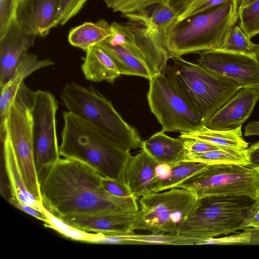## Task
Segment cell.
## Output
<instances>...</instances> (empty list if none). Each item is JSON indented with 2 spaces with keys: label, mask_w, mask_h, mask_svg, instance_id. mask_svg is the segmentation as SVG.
<instances>
[{
  "label": "cell",
  "mask_w": 259,
  "mask_h": 259,
  "mask_svg": "<svg viewBox=\"0 0 259 259\" xmlns=\"http://www.w3.org/2000/svg\"><path fill=\"white\" fill-rule=\"evenodd\" d=\"M102 177L85 163L60 158L40 180L43 204L60 218L99 212L138 211L135 198L112 195L103 187Z\"/></svg>",
  "instance_id": "cell-1"
},
{
  "label": "cell",
  "mask_w": 259,
  "mask_h": 259,
  "mask_svg": "<svg viewBox=\"0 0 259 259\" xmlns=\"http://www.w3.org/2000/svg\"><path fill=\"white\" fill-rule=\"evenodd\" d=\"M63 118L60 155L85 163L104 177L125 183L130 151L82 117L67 111Z\"/></svg>",
  "instance_id": "cell-2"
},
{
  "label": "cell",
  "mask_w": 259,
  "mask_h": 259,
  "mask_svg": "<svg viewBox=\"0 0 259 259\" xmlns=\"http://www.w3.org/2000/svg\"><path fill=\"white\" fill-rule=\"evenodd\" d=\"M238 0L227 2L176 23L166 47L171 56L222 50L238 18Z\"/></svg>",
  "instance_id": "cell-3"
},
{
  "label": "cell",
  "mask_w": 259,
  "mask_h": 259,
  "mask_svg": "<svg viewBox=\"0 0 259 259\" xmlns=\"http://www.w3.org/2000/svg\"><path fill=\"white\" fill-rule=\"evenodd\" d=\"M165 74L175 82L204 124L241 89L234 80L174 56Z\"/></svg>",
  "instance_id": "cell-4"
},
{
  "label": "cell",
  "mask_w": 259,
  "mask_h": 259,
  "mask_svg": "<svg viewBox=\"0 0 259 259\" xmlns=\"http://www.w3.org/2000/svg\"><path fill=\"white\" fill-rule=\"evenodd\" d=\"M60 97L70 112L90 121L130 151L142 147L137 130L128 124L111 102L92 87L67 83Z\"/></svg>",
  "instance_id": "cell-5"
},
{
  "label": "cell",
  "mask_w": 259,
  "mask_h": 259,
  "mask_svg": "<svg viewBox=\"0 0 259 259\" xmlns=\"http://www.w3.org/2000/svg\"><path fill=\"white\" fill-rule=\"evenodd\" d=\"M34 91L22 84L0 123L1 141L12 149L27 190L42 202L34 157L31 103Z\"/></svg>",
  "instance_id": "cell-6"
},
{
  "label": "cell",
  "mask_w": 259,
  "mask_h": 259,
  "mask_svg": "<svg viewBox=\"0 0 259 259\" xmlns=\"http://www.w3.org/2000/svg\"><path fill=\"white\" fill-rule=\"evenodd\" d=\"M254 201L246 196L200 199L198 206L177 233L205 240L242 230V223Z\"/></svg>",
  "instance_id": "cell-7"
},
{
  "label": "cell",
  "mask_w": 259,
  "mask_h": 259,
  "mask_svg": "<svg viewBox=\"0 0 259 259\" xmlns=\"http://www.w3.org/2000/svg\"><path fill=\"white\" fill-rule=\"evenodd\" d=\"M138 200L140 209L135 213L131 229L151 233H177L199 203L193 192L181 188L151 192Z\"/></svg>",
  "instance_id": "cell-8"
},
{
  "label": "cell",
  "mask_w": 259,
  "mask_h": 259,
  "mask_svg": "<svg viewBox=\"0 0 259 259\" xmlns=\"http://www.w3.org/2000/svg\"><path fill=\"white\" fill-rule=\"evenodd\" d=\"M175 188L186 189L201 199L208 197H259V168L235 164L208 165Z\"/></svg>",
  "instance_id": "cell-9"
},
{
  "label": "cell",
  "mask_w": 259,
  "mask_h": 259,
  "mask_svg": "<svg viewBox=\"0 0 259 259\" xmlns=\"http://www.w3.org/2000/svg\"><path fill=\"white\" fill-rule=\"evenodd\" d=\"M147 99L164 132L189 133L204 125L192 104L166 74L157 73L149 79Z\"/></svg>",
  "instance_id": "cell-10"
},
{
  "label": "cell",
  "mask_w": 259,
  "mask_h": 259,
  "mask_svg": "<svg viewBox=\"0 0 259 259\" xmlns=\"http://www.w3.org/2000/svg\"><path fill=\"white\" fill-rule=\"evenodd\" d=\"M58 103L50 92L34 91L31 103L32 133L39 181L60 157L56 131Z\"/></svg>",
  "instance_id": "cell-11"
},
{
  "label": "cell",
  "mask_w": 259,
  "mask_h": 259,
  "mask_svg": "<svg viewBox=\"0 0 259 259\" xmlns=\"http://www.w3.org/2000/svg\"><path fill=\"white\" fill-rule=\"evenodd\" d=\"M123 16L126 19L124 23L132 32L135 43L153 74H165L171 56L165 39L151 21L147 10Z\"/></svg>",
  "instance_id": "cell-12"
},
{
  "label": "cell",
  "mask_w": 259,
  "mask_h": 259,
  "mask_svg": "<svg viewBox=\"0 0 259 259\" xmlns=\"http://www.w3.org/2000/svg\"><path fill=\"white\" fill-rule=\"evenodd\" d=\"M201 67L228 77L241 87H259V59L257 56L221 50L198 53Z\"/></svg>",
  "instance_id": "cell-13"
},
{
  "label": "cell",
  "mask_w": 259,
  "mask_h": 259,
  "mask_svg": "<svg viewBox=\"0 0 259 259\" xmlns=\"http://www.w3.org/2000/svg\"><path fill=\"white\" fill-rule=\"evenodd\" d=\"M60 0H20L16 21L26 32L46 36L60 24Z\"/></svg>",
  "instance_id": "cell-14"
},
{
  "label": "cell",
  "mask_w": 259,
  "mask_h": 259,
  "mask_svg": "<svg viewBox=\"0 0 259 259\" xmlns=\"http://www.w3.org/2000/svg\"><path fill=\"white\" fill-rule=\"evenodd\" d=\"M258 100L259 87L241 88L204 125L217 130L241 126L249 117Z\"/></svg>",
  "instance_id": "cell-15"
},
{
  "label": "cell",
  "mask_w": 259,
  "mask_h": 259,
  "mask_svg": "<svg viewBox=\"0 0 259 259\" xmlns=\"http://www.w3.org/2000/svg\"><path fill=\"white\" fill-rule=\"evenodd\" d=\"M36 37L23 30L16 20L0 37V89L9 81Z\"/></svg>",
  "instance_id": "cell-16"
},
{
  "label": "cell",
  "mask_w": 259,
  "mask_h": 259,
  "mask_svg": "<svg viewBox=\"0 0 259 259\" xmlns=\"http://www.w3.org/2000/svg\"><path fill=\"white\" fill-rule=\"evenodd\" d=\"M136 213L99 212L72 215L61 218L68 224L84 231L104 235H128L134 233L131 225Z\"/></svg>",
  "instance_id": "cell-17"
},
{
  "label": "cell",
  "mask_w": 259,
  "mask_h": 259,
  "mask_svg": "<svg viewBox=\"0 0 259 259\" xmlns=\"http://www.w3.org/2000/svg\"><path fill=\"white\" fill-rule=\"evenodd\" d=\"M159 163L144 149L132 156L124 172V182L133 196L137 200L142 196L154 192L160 180L156 174Z\"/></svg>",
  "instance_id": "cell-18"
},
{
  "label": "cell",
  "mask_w": 259,
  "mask_h": 259,
  "mask_svg": "<svg viewBox=\"0 0 259 259\" xmlns=\"http://www.w3.org/2000/svg\"><path fill=\"white\" fill-rule=\"evenodd\" d=\"M54 64L50 59L40 60L35 55L26 54L9 81L1 90L0 123L7 116L10 106L24 79L36 70Z\"/></svg>",
  "instance_id": "cell-19"
},
{
  "label": "cell",
  "mask_w": 259,
  "mask_h": 259,
  "mask_svg": "<svg viewBox=\"0 0 259 259\" xmlns=\"http://www.w3.org/2000/svg\"><path fill=\"white\" fill-rule=\"evenodd\" d=\"M141 149L158 163L167 164L171 167L182 162L186 154L184 139L170 137L162 130L142 141Z\"/></svg>",
  "instance_id": "cell-20"
},
{
  "label": "cell",
  "mask_w": 259,
  "mask_h": 259,
  "mask_svg": "<svg viewBox=\"0 0 259 259\" xmlns=\"http://www.w3.org/2000/svg\"><path fill=\"white\" fill-rule=\"evenodd\" d=\"M85 52L81 69L86 79L112 83L121 75L111 57L98 45Z\"/></svg>",
  "instance_id": "cell-21"
},
{
  "label": "cell",
  "mask_w": 259,
  "mask_h": 259,
  "mask_svg": "<svg viewBox=\"0 0 259 259\" xmlns=\"http://www.w3.org/2000/svg\"><path fill=\"white\" fill-rule=\"evenodd\" d=\"M241 126L228 130L209 128L205 125L189 133H182L179 137L207 142L221 149L242 151L248 147V143L242 137Z\"/></svg>",
  "instance_id": "cell-22"
},
{
  "label": "cell",
  "mask_w": 259,
  "mask_h": 259,
  "mask_svg": "<svg viewBox=\"0 0 259 259\" xmlns=\"http://www.w3.org/2000/svg\"><path fill=\"white\" fill-rule=\"evenodd\" d=\"M3 145L5 165L11 196L42 212L43 202L37 199L26 187L12 149L6 143L3 142Z\"/></svg>",
  "instance_id": "cell-23"
},
{
  "label": "cell",
  "mask_w": 259,
  "mask_h": 259,
  "mask_svg": "<svg viewBox=\"0 0 259 259\" xmlns=\"http://www.w3.org/2000/svg\"><path fill=\"white\" fill-rule=\"evenodd\" d=\"M111 35L110 24L100 19L95 23L87 22L72 28L68 40L70 45L86 51L107 40Z\"/></svg>",
  "instance_id": "cell-24"
},
{
  "label": "cell",
  "mask_w": 259,
  "mask_h": 259,
  "mask_svg": "<svg viewBox=\"0 0 259 259\" xmlns=\"http://www.w3.org/2000/svg\"><path fill=\"white\" fill-rule=\"evenodd\" d=\"M112 59L121 74L133 75L150 79L154 75L148 65L118 45H112L106 40L98 45Z\"/></svg>",
  "instance_id": "cell-25"
},
{
  "label": "cell",
  "mask_w": 259,
  "mask_h": 259,
  "mask_svg": "<svg viewBox=\"0 0 259 259\" xmlns=\"http://www.w3.org/2000/svg\"><path fill=\"white\" fill-rule=\"evenodd\" d=\"M183 161L202 163L208 165L216 164L250 165L247 149L242 151L219 149L202 153H186Z\"/></svg>",
  "instance_id": "cell-26"
},
{
  "label": "cell",
  "mask_w": 259,
  "mask_h": 259,
  "mask_svg": "<svg viewBox=\"0 0 259 259\" xmlns=\"http://www.w3.org/2000/svg\"><path fill=\"white\" fill-rule=\"evenodd\" d=\"M42 211L46 217L44 226L70 239L97 244L103 235L102 233L88 232L77 228L52 213L45 206Z\"/></svg>",
  "instance_id": "cell-27"
},
{
  "label": "cell",
  "mask_w": 259,
  "mask_h": 259,
  "mask_svg": "<svg viewBox=\"0 0 259 259\" xmlns=\"http://www.w3.org/2000/svg\"><path fill=\"white\" fill-rule=\"evenodd\" d=\"M131 244L200 245L204 240L177 233H151L149 235H127Z\"/></svg>",
  "instance_id": "cell-28"
},
{
  "label": "cell",
  "mask_w": 259,
  "mask_h": 259,
  "mask_svg": "<svg viewBox=\"0 0 259 259\" xmlns=\"http://www.w3.org/2000/svg\"><path fill=\"white\" fill-rule=\"evenodd\" d=\"M208 165L205 163L183 161L171 167L169 176L160 181L154 192L175 188L177 185L202 170Z\"/></svg>",
  "instance_id": "cell-29"
},
{
  "label": "cell",
  "mask_w": 259,
  "mask_h": 259,
  "mask_svg": "<svg viewBox=\"0 0 259 259\" xmlns=\"http://www.w3.org/2000/svg\"><path fill=\"white\" fill-rule=\"evenodd\" d=\"M154 7V8L150 12L148 10L147 11L151 21L157 27L166 42L169 31L177 22L178 13L169 3L158 4Z\"/></svg>",
  "instance_id": "cell-30"
},
{
  "label": "cell",
  "mask_w": 259,
  "mask_h": 259,
  "mask_svg": "<svg viewBox=\"0 0 259 259\" xmlns=\"http://www.w3.org/2000/svg\"><path fill=\"white\" fill-rule=\"evenodd\" d=\"M257 44L251 41L240 26H234L221 50L256 56Z\"/></svg>",
  "instance_id": "cell-31"
},
{
  "label": "cell",
  "mask_w": 259,
  "mask_h": 259,
  "mask_svg": "<svg viewBox=\"0 0 259 259\" xmlns=\"http://www.w3.org/2000/svg\"><path fill=\"white\" fill-rule=\"evenodd\" d=\"M240 26L250 39L259 34V0L239 7Z\"/></svg>",
  "instance_id": "cell-32"
},
{
  "label": "cell",
  "mask_w": 259,
  "mask_h": 259,
  "mask_svg": "<svg viewBox=\"0 0 259 259\" xmlns=\"http://www.w3.org/2000/svg\"><path fill=\"white\" fill-rule=\"evenodd\" d=\"M107 7L122 15L142 12L152 6L169 3L170 0H103Z\"/></svg>",
  "instance_id": "cell-33"
},
{
  "label": "cell",
  "mask_w": 259,
  "mask_h": 259,
  "mask_svg": "<svg viewBox=\"0 0 259 259\" xmlns=\"http://www.w3.org/2000/svg\"><path fill=\"white\" fill-rule=\"evenodd\" d=\"M20 0H0V37L7 31L11 23L16 20Z\"/></svg>",
  "instance_id": "cell-34"
},
{
  "label": "cell",
  "mask_w": 259,
  "mask_h": 259,
  "mask_svg": "<svg viewBox=\"0 0 259 259\" xmlns=\"http://www.w3.org/2000/svg\"><path fill=\"white\" fill-rule=\"evenodd\" d=\"M251 231L247 228L243 232L234 235L226 236L223 237L215 238H211L204 240L203 244H248L251 243Z\"/></svg>",
  "instance_id": "cell-35"
},
{
  "label": "cell",
  "mask_w": 259,
  "mask_h": 259,
  "mask_svg": "<svg viewBox=\"0 0 259 259\" xmlns=\"http://www.w3.org/2000/svg\"><path fill=\"white\" fill-rule=\"evenodd\" d=\"M88 0H60V24H65L83 8Z\"/></svg>",
  "instance_id": "cell-36"
},
{
  "label": "cell",
  "mask_w": 259,
  "mask_h": 259,
  "mask_svg": "<svg viewBox=\"0 0 259 259\" xmlns=\"http://www.w3.org/2000/svg\"><path fill=\"white\" fill-rule=\"evenodd\" d=\"M102 183L104 189L113 195L122 197L133 196L124 182L103 176Z\"/></svg>",
  "instance_id": "cell-37"
},
{
  "label": "cell",
  "mask_w": 259,
  "mask_h": 259,
  "mask_svg": "<svg viewBox=\"0 0 259 259\" xmlns=\"http://www.w3.org/2000/svg\"><path fill=\"white\" fill-rule=\"evenodd\" d=\"M207 0H170L169 5L178 13L179 19H186L195 8Z\"/></svg>",
  "instance_id": "cell-38"
},
{
  "label": "cell",
  "mask_w": 259,
  "mask_h": 259,
  "mask_svg": "<svg viewBox=\"0 0 259 259\" xmlns=\"http://www.w3.org/2000/svg\"><path fill=\"white\" fill-rule=\"evenodd\" d=\"M249 228L259 229V197L250 206L241 225L243 231Z\"/></svg>",
  "instance_id": "cell-39"
},
{
  "label": "cell",
  "mask_w": 259,
  "mask_h": 259,
  "mask_svg": "<svg viewBox=\"0 0 259 259\" xmlns=\"http://www.w3.org/2000/svg\"><path fill=\"white\" fill-rule=\"evenodd\" d=\"M184 140L186 153H202L221 149L201 140L191 139H184Z\"/></svg>",
  "instance_id": "cell-40"
},
{
  "label": "cell",
  "mask_w": 259,
  "mask_h": 259,
  "mask_svg": "<svg viewBox=\"0 0 259 259\" xmlns=\"http://www.w3.org/2000/svg\"><path fill=\"white\" fill-rule=\"evenodd\" d=\"M9 201L11 204L19 210L42 221L43 222H45L46 217L42 211L37 210L32 206L20 201L12 196L9 198Z\"/></svg>",
  "instance_id": "cell-41"
},
{
  "label": "cell",
  "mask_w": 259,
  "mask_h": 259,
  "mask_svg": "<svg viewBox=\"0 0 259 259\" xmlns=\"http://www.w3.org/2000/svg\"><path fill=\"white\" fill-rule=\"evenodd\" d=\"M127 235H104L97 244H130Z\"/></svg>",
  "instance_id": "cell-42"
},
{
  "label": "cell",
  "mask_w": 259,
  "mask_h": 259,
  "mask_svg": "<svg viewBox=\"0 0 259 259\" xmlns=\"http://www.w3.org/2000/svg\"><path fill=\"white\" fill-rule=\"evenodd\" d=\"M230 1L233 0H207L192 11L187 18Z\"/></svg>",
  "instance_id": "cell-43"
},
{
  "label": "cell",
  "mask_w": 259,
  "mask_h": 259,
  "mask_svg": "<svg viewBox=\"0 0 259 259\" xmlns=\"http://www.w3.org/2000/svg\"><path fill=\"white\" fill-rule=\"evenodd\" d=\"M250 165L249 166L259 168V141L248 147Z\"/></svg>",
  "instance_id": "cell-44"
},
{
  "label": "cell",
  "mask_w": 259,
  "mask_h": 259,
  "mask_svg": "<svg viewBox=\"0 0 259 259\" xmlns=\"http://www.w3.org/2000/svg\"><path fill=\"white\" fill-rule=\"evenodd\" d=\"M171 167L163 163H159L156 168V174L160 181L168 178L171 172Z\"/></svg>",
  "instance_id": "cell-45"
},
{
  "label": "cell",
  "mask_w": 259,
  "mask_h": 259,
  "mask_svg": "<svg viewBox=\"0 0 259 259\" xmlns=\"http://www.w3.org/2000/svg\"><path fill=\"white\" fill-rule=\"evenodd\" d=\"M244 136L247 137L250 136H259V121H252L248 122L245 127Z\"/></svg>",
  "instance_id": "cell-46"
},
{
  "label": "cell",
  "mask_w": 259,
  "mask_h": 259,
  "mask_svg": "<svg viewBox=\"0 0 259 259\" xmlns=\"http://www.w3.org/2000/svg\"><path fill=\"white\" fill-rule=\"evenodd\" d=\"M250 228L252 234L250 244H259V229Z\"/></svg>",
  "instance_id": "cell-47"
},
{
  "label": "cell",
  "mask_w": 259,
  "mask_h": 259,
  "mask_svg": "<svg viewBox=\"0 0 259 259\" xmlns=\"http://www.w3.org/2000/svg\"><path fill=\"white\" fill-rule=\"evenodd\" d=\"M255 0H241L240 3V5L239 7H244L245 6L250 3L253 2Z\"/></svg>",
  "instance_id": "cell-48"
},
{
  "label": "cell",
  "mask_w": 259,
  "mask_h": 259,
  "mask_svg": "<svg viewBox=\"0 0 259 259\" xmlns=\"http://www.w3.org/2000/svg\"><path fill=\"white\" fill-rule=\"evenodd\" d=\"M256 56L259 59V45H258L257 51H256Z\"/></svg>",
  "instance_id": "cell-49"
},
{
  "label": "cell",
  "mask_w": 259,
  "mask_h": 259,
  "mask_svg": "<svg viewBox=\"0 0 259 259\" xmlns=\"http://www.w3.org/2000/svg\"><path fill=\"white\" fill-rule=\"evenodd\" d=\"M239 1H240L241 0H239Z\"/></svg>",
  "instance_id": "cell-50"
}]
</instances>
